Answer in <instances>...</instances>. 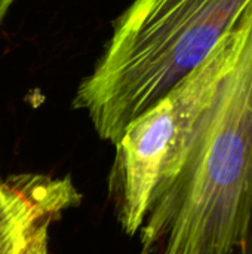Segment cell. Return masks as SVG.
<instances>
[{"instance_id": "1", "label": "cell", "mask_w": 252, "mask_h": 254, "mask_svg": "<svg viewBox=\"0 0 252 254\" xmlns=\"http://www.w3.org/2000/svg\"><path fill=\"white\" fill-rule=\"evenodd\" d=\"M239 46L162 179L138 232L143 254H230L252 213V0Z\"/></svg>"}, {"instance_id": "2", "label": "cell", "mask_w": 252, "mask_h": 254, "mask_svg": "<svg viewBox=\"0 0 252 254\" xmlns=\"http://www.w3.org/2000/svg\"><path fill=\"white\" fill-rule=\"evenodd\" d=\"M250 1L134 0L114 21L73 107L85 110L100 138L114 144L214 52Z\"/></svg>"}, {"instance_id": "3", "label": "cell", "mask_w": 252, "mask_h": 254, "mask_svg": "<svg viewBox=\"0 0 252 254\" xmlns=\"http://www.w3.org/2000/svg\"><path fill=\"white\" fill-rule=\"evenodd\" d=\"M239 37L238 19L214 52L166 97L132 121L114 143L108 195L126 235H138L162 179L230 68Z\"/></svg>"}, {"instance_id": "4", "label": "cell", "mask_w": 252, "mask_h": 254, "mask_svg": "<svg viewBox=\"0 0 252 254\" xmlns=\"http://www.w3.org/2000/svg\"><path fill=\"white\" fill-rule=\"evenodd\" d=\"M59 213H45L36 217L25 229L13 254H48V229Z\"/></svg>"}, {"instance_id": "5", "label": "cell", "mask_w": 252, "mask_h": 254, "mask_svg": "<svg viewBox=\"0 0 252 254\" xmlns=\"http://www.w3.org/2000/svg\"><path fill=\"white\" fill-rule=\"evenodd\" d=\"M230 254H252V213L244 238L241 240V243L238 244V247Z\"/></svg>"}, {"instance_id": "6", "label": "cell", "mask_w": 252, "mask_h": 254, "mask_svg": "<svg viewBox=\"0 0 252 254\" xmlns=\"http://www.w3.org/2000/svg\"><path fill=\"white\" fill-rule=\"evenodd\" d=\"M15 3V0H0V24L3 22L4 16L7 15L10 6Z\"/></svg>"}]
</instances>
